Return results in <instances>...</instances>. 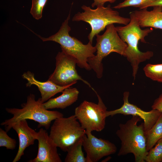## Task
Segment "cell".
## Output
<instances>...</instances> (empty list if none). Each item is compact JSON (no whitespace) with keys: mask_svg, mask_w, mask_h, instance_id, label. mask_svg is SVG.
<instances>
[{"mask_svg":"<svg viewBox=\"0 0 162 162\" xmlns=\"http://www.w3.org/2000/svg\"><path fill=\"white\" fill-rule=\"evenodd\" d=\"M130 20L127 25L116 28L120 38L127 44L124 57L130 63L132 76L135 79L140 63L149 59L153 56V52H141L138 46L140 40L146 43L145 38L153 31V29L152 28L141 29L133 12L130 13Z\"/></svg>","mask_w":162,"mask_h":162,"instance_id":"6da1fadb","label":"cell"},{"mask_svg":"<svg viewBox=\"0 0 162 162\" xmlns=\"http://www.w3.org/2000/svg\"><path fill=\"white\" fill-rule=\"evenodd\" d=\"M43 103L41 98L36 100L35 95L30 94L27 97L26 102L21 104V108H6V111L13 116L2 122L1 125L4 126L8 132L17 122L30 119L38 122V128L44 127L48 130L52 121L64 117V115L58 111L46 109Z\"/></svg>","mask_w":162,"mask_h":162,"instance_id":"7a4b0ae2","label":"cell"},{"mask_svg":"<svg viewBox=\"0 0 162 162\" xmlns=\"http://www.w3.org/2000/svg\"><path fill=\"white\" fill-rule=\"evenodd\" d=\"M132 116L124 124H119V128L116 131L121 141V147L117 155L119 156L132 153L135 162H145L148 152L143 123L138 125L142 119L138 116Z\"/></svg>","mask_w":162,"mask_h":162,"instance_id":"3957f363","label":"cell"},{"mask_svg":"<svg viewBox=\"0 0 162 162\" xmlns=\"http://www.w3.org/2000/svg\"><path fill=\"white\" fill-rule=\"evenodd\" d=\"M70 16V12L58 31L55 34L48 38L36 35L43 41H51L58 43L62 51L76 59L78 67L90 70L92 69L88 60L95 56L94 53L97 51L96 49L91 43L88 42L87 44H84L75 37L70 35L71 28L68 25V22Z\"/></svg>","mask_w":162,"mask_h":162,"instance_id":"277c9868","label":"cell"},{"mask_svg":"<svg viewBox=\"0 0 162 162\" xmlns=\"http://www.w3.org/2000/svg\"><path fill=\"white\" fill-rule=\"evenodd\" d=\"M83 12H78L73 17V21H82L88 23L91 30L88 36L89 42L92 44L95 36L103 31L108 25L118 23L125 25L130 20V18L124 17L119 15V12L112 9L109 5L106 7L98 6L92 9L89 6L83 5Z\"/></svg>","mask_w":162,"mask_h":162,"instance_id":"5b68a950","label":"cell"},{"mask_svg":"<svg viewBox=\"0 0 162 162\" xmlns=\"http://www.w3.org/2000/svg\"><path fill=\"white\" fill-rule=\"evenodd\" d=\"M96 36V54L89 58L88 62L96 73L97 77L100 79L103 75L102 62L103 58L112 52L124 56L128 45L120 38L113 24L107 26L103 34H98Z\"/></svg>","mask_w":162,"mask_h":162,"instance_id":"8992f818","label":"cell"},{"mask_svg":"<svg viewBox=\"0 0 162 162\" xmlns=\"http://www.w3.org/2000/svg\"><path fill=\"white\" fill-rule=\"evenodd\" d=\"M75 115L57 118L51 127L49 136L58 147L67 152L69 147L86 134Z\"/></svg>","mask_w":162,"mask_h":162,"instance_id":"52a82bcc","label":"cell"},{"mask_svg":"<svg viewBox=\"0 0 162 162\" xmlns=\"http://www.w3.org/2000/svg\"><path fill=\"white\" fill-rule=\"evenodd\" d=\"M94 92L98 103L84 100L75 108L74 115L86 131L100 132L105 127L107 108L100 97Z\"/></svg>","mask_w":162,"mask_h":162,"instance_id":"ba28073f","label":"cell"},{"mask_svg":"<svg viewBox=\"0 0 162 162\" xmlns=\"http://www.w3.org/2000/svg\"><path fill=\"white\" fill-rule=\"evenodd\" d=\"M56 68L48 80L60 86L76 84L81 80L94 91L95 90L87 81L78 74L76 68L77 62L73 57L62 51L59 52L56 57Z\"/></svg>","mask_w":162,"mask_h":162,"instance_id":"9c48e42d","label":"cell"},{"mask_svg":"<svg viewBox=\"0 0 162 162\" xmlns=\"http://www.w3.org/2000/svg\"><path fill=\"white\" fill-rule=\"evenodd\" d=\"M82 146L86 156L87 162H97L103 157L115 153L116 146L109 140L98 138L92 132L86 130L82 137Z\"/></svg>","mask_w":162,"mask_h":162,"instance_id":"30bf717a","label":"cell"},{"mask_svg":"<svg viewBox=\"0 0 162 162\" xmlns=\"http://www.w3.org/2000/svg\"><path fill=\"white\" fill-rule=\"evenodd\" d=\"M128 92H125L123 93V100L124 103L120 108L115 110L107 111V117L113 116L118 114L124 115H131L137 116L144 121L143 124L144 131L146 133L156 123L161 113L159 111L152 109L146 112L138 107L135 105L130 103L128 101L129 96Z\"/></svg>","mask_w":162,"mask_h":162,"instance_id":"8fae6325","label":"cell"},{"mask_svg":"<svg viewBox=\"0 0 162 162\" xmlns=\"http://www.w3.org/2000/svg\"><path fill=\"white\" fill-rule=\"evenodd\" d=\"M38 151L36 157L29 162H62L57 146L46 130L41 128L38 132Z\"/></svg>","mask_w":162,"mask_h":162,"instance_id":"7c38bea8","label":"cell"},{"mask_svg":"<svg viewBox=\"0 0 162 162\" xmlns=\"http://www.w3.org/2000/svg\"><path fill=\"white\" fill-rule=\"evenodd\" d=\"M16 132L19 140V146L17 152L13 162L19 161L24 154L26 149L34 144L37 140L38 132L28 126L26 120L19 121L12 127Z\"/></svg>","mask_w":162,"mask_h":162,"instance_id":"4fadbf2b","label":"cell"},{"mask_svg":"<svg viewBox=\"0 0 162 162\" xmlns=\"http://www.w3.org/2000/svg\"><path fill=\"white\" fill-rule=\"evenodd\" d=\"M22 76L28 82L26 84V86L34 85L38 87L40 93L41 98L43 103L47 101L56 94L62 92L65 88L73 85L71 84L62 86L49 80L44 82H40L36 80L34 74L29 71L24 73Z\"/></svg>","mask_w":162,"mask_h":162,"instance_id":"5bb4252c","label":"cell"},{"mask_svg":"<svg viewBox=\"0 0 162 162\" xmlns=\"http://www.w3.org/2000/svg\"><path fill=\"white\" fill-rule=\"evenodd\" d=\"M153 7V9L150 11L145 8L133 12L140 27H151L162 29V7Z\"/></svg>","mask_w":162,"mask_h":162,"instance_id":"9a60e30c","label":"cell"},{"mask_svg":"<svg viewBox=\"0 0 162 162\" xmlns=\"http://www.w3.org/2000/svg\"><path fill=\"white\" fill-rule=\"evenodd\" d=\"M59 96L43 103L44 107L47 110L65 109L77 101L79 93L76 88L70 87L65 88Z\"/></svg>","mask_w":162,"mask_h":162,"instance_id":"2e32d148","label":"cell"},{"mask_svg":"<svg viewBox=\"0 0 162 162\" xmlns=\"http://www.w3.org/2000/svg\"><path fill=\"white\" fill-rule=\"evenodd\" d=\"M82 137L78 139L68 148L65 162H87L82 149Z\"/></svg>","mask_w":162,"mask_h":162,"instance_id":"e0dca14e","label":"cell"},{"mask_svg":"<svg viewBox=\"0 0 162 162\" xmlns=\"http://www.w3.org/2000/svg\"><path fill=\"white\" fill-rule=\"evenodd\" d=\"M145 135L146 150L148 152L162 138V113L154 125Z\"/></svg>","mask_w":162,"mask_h":162,"instance_id":"ac0fdd59","label":"cell"},{"mask_svg":"<svg viewBox=\"0 0 162 162\" xmlns=\"http://www.w3.org/2000/svg\"><path fill=\"white\" fill-rule=\"evenodd\" d=\"M146 76L153 80L162 82V64H148L143 68Z\"/></svg>","mask_w":162,"mask_h":162,"instance_id":"d6986e66","label":"cell"},{"mask_svg":"<svg viewBox=\"0 0 162 162\" xmlns=\"http://www.w3.org/2000/svg\"><path fill=\"white\" fill-rule=\"evenodd\" d=\"M147 162H160L162 161V138L148 152L145 159Z\"/></svg>","mask_w":162,"mask_h":162,"instance_id":"ffe728a7","label":"cell"},{"mask_svg":"<svg viewBox=\"0 0 162 162\" xmlns=\"http://www.w3.org/2000/svg\"><path fill=\"white\" fill-rule=\"evenodd\" d=\"M47 0H32L30 13L35 19L38 20L42 16L43 10Z\"/></svg>","mask_w":162,"mask_h":162,"instance_id":"44dd1931","label":"cell"},{"mask_svg":"<svg viewBox=\"0 0 162 162\" xmlns=\"http://www.w3.org/2000/svg\"><path fill=\"white\" fill-rule=\"evenodd\" d=\"M7 132L0 128V147H5L8 149L14 150L16 147V141L9 136Z\"/></svg>","mask_w":162,"mask_h":162,"instance_id":"7402d4cb","label":"cell"},{"mask_svg":"<svg viewBox=\"0 0 162 162\" xmlns=\"http://www.w3.org/2000/svg\"><path fill=\"white\" fill-rule=\"evenodd\" d=\"M154 0H124L114 6L115 9H120L128 7H138L139 8L153 2Z\"/></svg>","mask_w":162,"mask_h":162,"instance_id":"603a6c76","label":"cell"},{"mask_svg":"<svg viewBox=\"0 0 162 162\" xmlns=\"http://www.w3.org/2000/svg\"><path fill=\"white\" fill-rule=\"evenodd\" d=\"M152 108V109L157 110L162 113V94L155 100Z\"/></svg>","mask_w":162,"mask_h":162,"instance_id":"cb8c5ba5","label":"cell"},{"mask_svg":"<svg viewBox=\"0 0 162 162\" xmlns=\"http://www.w3.org/2000/svg\"><path fill=\"white\" fill-rule=\"evenodd\" d=\"M94 2L92 4V6L94 8L95 6H104V4L106 2L113 3L116 0H93Z\"/></svg>","mask_w":162,"mask_h":162,"instance_id":"d4e9b609","label":"cell"},{"mask_svg":"<svg viewBox=\"0 0 162 162\" xmlns=\"http://www.w3.org/2000/svg\"><path fill=\"white\" fill-rule=\"evenodd\" d=\"M156 6H160L162 7V0H154L140 8V10L145 8H147L150 7H154Z\"/></svg>","mask_w":162,"mask_h":162,"instance_id":"484cf974","label":"cell"},{"mask_svg":"<svg viewBox=\"0 0 162 162\" xmlns=\"http://www.w3.org/2000/svg\"><path fill=\"white\" fill-rule=\"evenodd\" d=\"M111 158V157H108L107 158H106L105 159L103 160L102 162H106L109 160Z\"/></svg>","mask_w":162,"mask_h":162,"instance_id":"4316f807","label":"cell"},{"mask_svg":"<svg viewBox=\"0 0 162 162\" xmlns=\"http://www.w3.org/2000/svg\"><path fill=\"white\" fill-rule=\"evenodd\" d=\"M161 162H162V161H161Z\"/></svg>","mask_w":162,"mask_h":162,"instance_id":"83f0119b","label":"cell"}]
</instances>
